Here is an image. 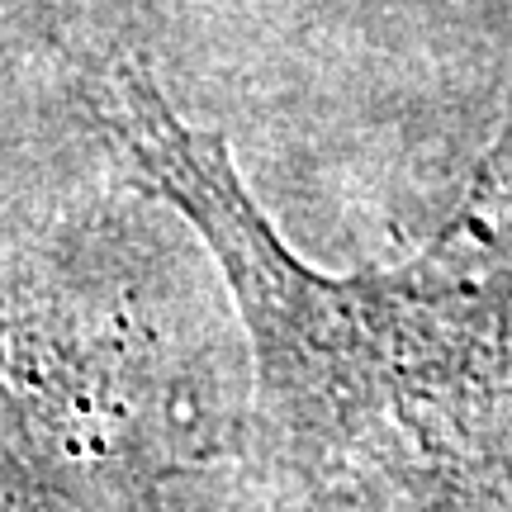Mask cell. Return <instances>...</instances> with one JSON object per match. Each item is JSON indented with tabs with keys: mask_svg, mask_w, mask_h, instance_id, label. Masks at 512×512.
<instances>
[{
	"mask_svg": "<svg viewBox=\"0 0 512 512\" xmlns=\"http://www.w3.org/2000/svg\"><path fill=\"white\" fill-rule=\"evenodd\" d=\"M95 105L219 256L252 332L261 446L294 494L318 512H512V266L441 247L323 275L133 62L105 67Z\"/></svg>",
	"mask_w": 512,
	"mask_h": 512,
	"instance_id": "obj_1",
	"label": "cell"
}]
</instances>
